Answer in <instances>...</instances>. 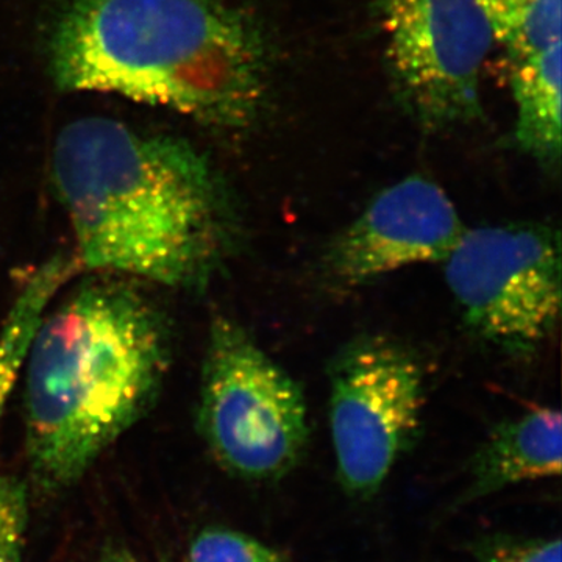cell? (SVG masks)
<instances>
[{
  "label": "cell",
  "mask_w": 562,
  "mask_h": 562,
  "mask_svg": "<svg viewBox=\"0 0 562 562\" xmlns=\"http://www.w3.org/2000/svg\"><path fill=\"white\" fill-rule=\"evenodd\" d=\"M79 271L74 257L54 255L29 273L14 297L0 330V419L11 392L20 382L25 353L41 317L58 291Z\"/></svg>",
  "instance_id": "obj_11"
},
{
  "label": "cell",
  "mask_w": 562,
  "mask_h": 562,
  "mask_svg": "<svg viewBox=\"0 0 562 562\" xmlns=\"http://www.w3.org/2000/svg\"><path fill=\"white\" fill-rule=\"evenodd\" d=\"M188 562H286L271 547L225 528H206L195 536Z\"/></svg>",
  "instance_id": "obj_13"
},
{
  "label": "cell",
  "mask_w": 562,
  "mask_h": 562,
  "mask_svg": "<svg viewBox=\"0 0 562 562\" xmlns=\"http://www.w3.org/2000/svg\"><path fill=\"white\" fill-rule=\"evenodd\" d=\"M171 358L165 314L128 281H87L47 308L21 372L35 482L52 492L80 480L154 408Z\"/></svg>",
  "instance_id": "obj_2"
},
{
  "label": "cell",
  "mask_w": 562,
  "mask_h": 562,
  "mask_svg": "<svg viewBox=\"0 0 562 562\" xmlns=\"http://www.w3.org/2000/svg\"><path fill=\"white\" fill-rule=\"evenodd\" d=\"M102 562H138V561H136L135 558L132 557V554L116 553V554H111V557L106 558V560H103Z\"/></svg>",
  "instance_id": "obj_16"
},
{
  "label": "cell",
  "mask_w": 562,
  "mask_h": 562,
  "mask_svg": "<svg viewBox=\"0 0 562 562\" xmlns=\"http://www.w3.org/2000/svg\"><path fill=\"white\" fill-rule=\"evenodd\" d=\"M562 44L514 61L512 76L516 101L517 146L547 168L561 161Z\"/></svg>",
  "instance_id": "obj_10"
},
{
  "label": "cell",
  "mask_w": 562,
  "mask_h": 562,
  "mask_svg": "<svg viewBox=\"0 0 562 562\" xmlns=\"http://www.w3.org/2000/svg\"><path fill=\"white\" fill-rule=\"evenodd\" d=\"M447 288L469 328L512 357H530L561 317L560 232L538 222L465 228L442 261Z\"/></svg>",
  "instance_id": "obj_5"
},
{
  "label": "cell",
  "mask_w": 562,
  "mask_h": 562,
  "mask_svg": "<svg viewBox=\"0 0 562 562\" xmlns=\"http://www.w3.org/2000/svg\"><path fill=\"white\" fill-rule=\"evenodd\" d=\"M257 25L216 0H70L50 36L63 92H98L221 128L260 113L268 69Z\"/></svg>",
  "instance_id": "obj_3"
},
{
  "label": "cell",
  "mask_w": 562,
  "mask_h": 562,
  "mask_svg": "<svg viewBox=\"0 0 562 562\" xmlns=\"http://www.w3.org/2000/svg\"><path fill=\"white\" fill-rule=\"evenodd\" d=\"M198 428L214 460L250 482H277L308 449L301 384L239 322L214 317L206 336Z\"/></svg>",
  "instance_id": "obj_4"
},
{
  "label": "cell",
  "mask_w": 562,
  "mask_h": 562,
  "mask_svg": "<svg viewBox=\"0 0 562 562\" xmlns=\"http://www.w3.org/2000/svg\"><path fill=\"white\" fill-rule=\"evenodd\" d=\"M328 383L339 482L351 497H372L419 435L424 368L397 339L368 335L338 351Z\"/></svg>",
  "instance_id": "obj_6"
},
{
  "label": "cell",
  "mask_w": 562,
  "mask_h": 562,
  "mask_svg": "<svg viewBox=\"0 0 562 562\" xmlns=\"http://www.w3.org/2000/svg\"><path fill=\"white\" fill-rule=\"evenodd\" d=\"M27 506L24 483L0 473V562H22Z\"/></svg>",
  "instance_id": "obj_14"
},
{
  "label": "cell",
  "mask_w": 562,
  "mask_h": 562,
  "mask_svg": "<svg viewBox=\"0 0 562 562\" xmlns=\"http://www.w3.org/2000/svg\"><path fill=\"white\" fill-rule=\"evenodd\" d=\"M452 199L424 177L379 192L325 251L324 276L355 290L401 269L442 262L465 232Z\"/></svg>",
  "instance_id": "obj_8"
},
{
  "label": "cell",
  "mask_w": 562,
  "mask_h": 562,
  "mask_svg": "<svg viewBox=\"0 0 562 562\" xmlns=\"http://www.w3.org/2000/svg\"><path fill=\"white\" fill-rule=\"evenodd\" d=\"M387 66L413 120L427 132L482 117L480 80L494 46L479 0H379Z\"/></svg>",
  "instance_id": "obj_7"
},
{
  "label": "cell",
  "mask_w": 562,
  "mask_h": 562,
  "mask_svg": "<svg viewBox=\"0 0 562 562\" xmlns=\"http://www.w3.org/2000/svg\"><path fill=\"white\" fill-rule=\"evenodd\" d=\"M480 562H561V541L495 536L476 547Z\"/></svg>",
  "instance_id": "obj_15"
},
{
  "label": "cell",
  "mask_w": 562,
  "mask_h": 562,
  "mask_svg": "<svg viewBox=\"0 0 562 562\" xmlns=\"http://www.w3.org/2000/svg\"><path fill=\"white\" fill-rule=\"evenodd\" d=\"M561 413L536 406L495 425L471 461L465 501H476L528 480L558 476L562 465Z\"/></svg>",
  "instance_id": "obj_9"
},
{
  "label": "cell",
  "mask_w": 562,
  "mask_h": 562,
  "mask_svg": "<svg viewBox=\"0 0 562 562\" xmlns=\"http://www.w3.org/2000/svg\"><path fill=\"white\" fill-rule=\"evenodd\" d=\"M494 40L513 61L561 43L562 0H479Z\"/></svg>",
  "instance_id": "obj_12"
},
{
  "label": "cell",
  "mask_w": 562,
  "mask_h": 562,
  "mask_svg": "<svg viewBox=\"0 0 562 562\" xmlns=\"http://www.w3.org/2000/svg\"><path fill=\"white\" fill-rule=\"evenodd\" d=\"M52 183L80 269L202 291L238 250L235 201L187 140L81 117L55 139Z\"/></svg>",
  "instance_id": "obj_1"
}]
</instances>
